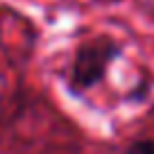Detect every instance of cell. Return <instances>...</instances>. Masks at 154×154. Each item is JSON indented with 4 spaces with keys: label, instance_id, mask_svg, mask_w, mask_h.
I'll list each match as a JSON object with an SVG mask.
<instances>
[{
    "label": "cell",
    "instance_id": "6da1fadb",
    "mask_svg": "<svg viewBox=\"0 0 154 154\" xmlns=\"http://www.w3.org/2000/svg\"><path fill=\"white\" fill-rule=\"evenodd\" d=\"M120 48L111 38H97L82 45L77 50L75 63H72V86L75 88H91L106 75V68L118 57Z\"/></svg>",
    "mask_w": 154,
    "mask_h": 154
},
{
    "label": "cell",
    "instance_id": "7a4b0ae2",
    "mask_svg": "<svg viewBox=\"0 0 154 154\" xmlns=\"http://www.w3.org/2000/svg\"><path fill=\"white\" fill-rule=\"evenodd\" d=\"M125 154H154V140H136L127 147Z\"/></svg>",
    "mask_w": 154,
    "mask_h": 154
}]
</instances>
